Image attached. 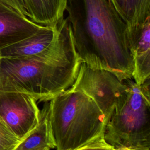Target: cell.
<instances>
[{
	"label": "cell",
	"instance_id": "obj_1",
	"mask_svg": "<svg viewBox=\"0 0 150 150\" xmlns=\"http://www.w3.org/2000/svg\"><path fill=\"white\" fill-rule=\"evenodd\" d=\"M65 11L83 63L132 79L134 60L127 26L110 0H67Z\"/></svg>",
	"mask_w": 150,
	"mask_h": 150
},
{
	"label": "cell",
	"instance_id": "obj_2",
	"mask_svg": "<svg viewBox=\"0 0 150 150\" xmlns=\"http://www.w3.org/2000/svg\"><path fill=\"white\" fill-rule=\"evenodd\" d=\"M81 62L36 57H1L0 92H18L49 101L73 85Z\"/></svg>",
	"mask_w": 150,
	"mask_h": 150
},
{
	"label": "cell",
	"instance_id": "obj_3",
	"mask_svg": "<svg viewBox=\"0 0 150 150\" xmlns=\"http://www.w3.org/2000/svg\"><path fill=\"white\" fill-rule=\"evenodd\" d=\"M49 124L57 150H76L104 137L107 121L90 97L69 88L49 100Z\"/></svg>",
	"mask_w": 150,
	"mask_h": 150
},
{
	"label": "cell",
	"instance_id": "obj_4",
	"mask_svg": "<svg viewBox=\"0 0 150 150\" xmlns=\"http://www.w3.org/2000/svg\"><path fill=\"white\" fill-rule=\"evenodd\" d=\"M124 81L127 88L106 124L104 139L115 148L149 149V79L141 85L133 79Z\"/></svg>",
	"mask_w": 150,
	"mask_h": 150
},
{
	"label": "cell",
	"instance_id": "obj_5",
	"mask_svg": "<svg viewBox=\"0 0 150 150\" xmlns=\"http://www.w3.org/2000/svg\"><path fill=\"white\" fill-rule=\"evenodd\" d=\"M71 88L90 97L104 115L107 123L127 84L112 72L93 68L82 62Z\"/></svg>",
	"mask_w": 150,
	"mask_h": 150
},
{
	"label": "cell",
	"instance_id": "obj_6",
	"mask_svg": "<svg viewBox=\"0 0 150 150\" xmlns=\"http://www.w3.org/2000/svg\"><path fill=\"white\" fill-rule=\"evenodd\" d=\"M36 100L18 92H0V122L21 141L38 125L40 110Z\"/></svg>",
	"mask_w": 150,
	"mask_h": 150
},
{
	"label": "cell",
	"instance_id": "obj_7",
	"mask_svg": "<svg viewBox=\"0 0 150 150\" xmlns=\"http://www.w3.org/2000/svg\"><path fill=\"white\" fill-rule=\"evenodd\" d=\"M128 38L134 60L132 79L141 85L150 77V18L128 32Z\"/></svg>",
	"mask_w": 150,
	"mask_h": 150
},
{
	"label": "cell",
	"instance_id": "obj_8",
	"mask_svg": "<svg viewBox=\"0 0 150 150\" xmlns=\"http://www.w3.org/2000/svg\"><path fill=\"white\" fill-rule=\"evenodd\" d=\"M45 26L0 4V49L26 38Z\"/></svg>",
	"mask_w": 150,
	"mask_h": 150
},
{
	"label": "cell",
	"instance_id": "obj_9",
	"mask_svg": "<svg viewBox=\"0 0 150 150\" xmlns=\"http://www.w3.org/2000/svg\"><path fill=\"white\" fill-rule=\"evenodd\" d=\"M29 18L42 26H54L63 18L67 0H25Z\"/></svg>",
	"mask_w": 150,
	"mask_h": 150
},
{
	"label": "cell",
	"instance_id": "obj_10",
	"mask_svg": "<svg viewBox=\"0 0 150 150\" xmlns=\"http://www.w3.org/2000/svg\"><path fill=\"white\" fill-rule=\"evenodd\" d=\"M49 124V100L46 101L40 111L36 127L16 146L14 150H43L54 148Z\"/></svg>",
	"mask_w": 150,
	"mask_h": 150
},
{
	"label": "cell",
	"instance_id": "obj_11",
	"mask_svg": "<svg viewBox=\"0 0 150 150\" xmlns=\"http://www.w3.org/2000/svg\"><path fill=\"white\" fill-rule=\"evenodd\" d=\"M127 26L133 31L150 18V0H110Z\"/></svg>",
	"mask_w": 150,
	"mask_h": 150
},
{
	"label": "cell",
	"instance_id": "obj_12",
	"mask_svg": "<svg viewBox=\"0 0 150 150\" xmlns=\"http://www.w3.org/2000/svg\"><path fill=\"white\" fill-rule=\"evenodd\" d=\"M21 140L0 122V150H14Z\"/></svg>",
	"mask_w": 150,
	"mask_h": 150
},
{
	"label": "cell",
	"instance_id": "obj_13",
	"mask_svg": "<svg viewBox=\"0 0 150 150\" xmlns=\"http://www.w3.org/2000/svg\"><path fill=\"white\" fill-rule=\"evenodd\" d=\"M0 4L20 15L29 19L25 0H0Z\"/></svg>",
	"mask_w": 150,
	"mask_h": 150
},
{
	"label": "cell",
	"instance_id": "obj_14",
	"mask_svg": "<svg viewBox=\"0 0 150 150\" xmlns=\"http://www.w3.org/2000/svg\"><path fill=\"white\" fill-rule=\"evenodd\" d=\"M76 150H115V148L101 137Z\"/></svg>",
	"mask_w": 150,
	"mask_h": 150
},
{
	"label": "cell",
	"instance_id": "obj_15",
	"mask_svg": "<svg viewBox=\"0 0 150 150\" xmlns=\"http://www.w3.org/2000/svg\"><path fill=\"white\" fill-rule=\"evenodd\" d=\"M115 150H149V149H137V148H118Z\"/></svg>",
	"mask_w": 150,
	"mask_h": 150
},
{
	"label": "cell",
	"instance_id": "obj_16",
	"mask_svg": "<svg viewBox=\"0 0 150 150\" xmlns=\"http://www.w3.org/2000/svg\"><path fill=\"white\" fill-rule=\"evenodd\" d=\"M43 150H50L49 149H43Z\"/></svg>",
	"mask_w": 150,
	"mask_h": 150
}]
</instances>
